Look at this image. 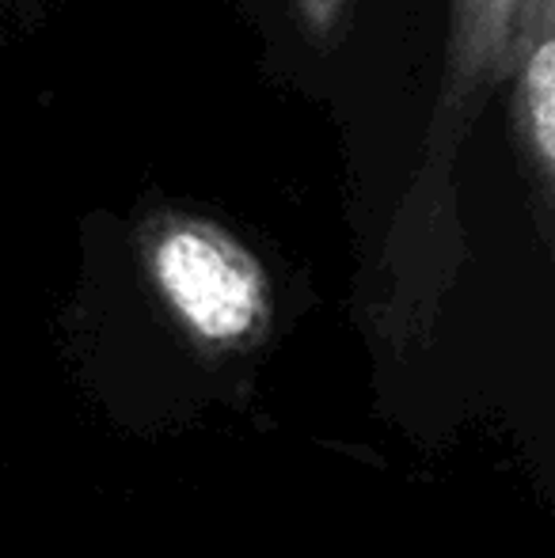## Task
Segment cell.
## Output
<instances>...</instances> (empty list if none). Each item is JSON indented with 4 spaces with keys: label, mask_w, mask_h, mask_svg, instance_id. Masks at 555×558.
<instances>
[{
    "label": "cell",
    "mask_w": 555,
    "mask_h": 558,
    "mask_svg": "<svg viewBox=\"0 0 555 558\" xmlns=\"http://www.w3.org/2000/svg\"><path fill=\"white\" fill-rule=\"evenodd\" d=\"M141 258L164 308L202 350L240 353L267 338L270 278L221 225L191 214L153 217L141 232Z\"/></svg>",
    "instance_id": "1"
},
{
    "label": "cell",
    "mask_w": 555,
    "mask_h": 558,
    "mask_svg": "<svg viewBox=\"0 0 555 558\" xmlns=\"http://www.w3.org/2000/svg\"><path fill=\"white\" fill-rule=\"evenodd\" d=\"M536 0H449V38H445L442 92L430 118L422 179L449 175L460 145L491 92L510 73V50L526 12Z\"/></svg>",
    "instance_id": "2"
},
{
    "label": "cell",
    "mask_w": 555,
    "mask_h": 558,
    "mask_svg": "<svg viewBox=\"0 0 555 558\" xmlns=\"http://www.w3.org/2000/svg\"><path fill=\"white\" fill-rule=\"evenodd\" d=\"M510 125L521 168L541 217L552 214L555 191V0L526 12L510 50Z\"/></svg>",
    "instance_id": "3"
},
{
    "label": "cell",
    "mask_w": 555,
    "mask_h": 558,
    "mask_svg": "<svg viewBox=\"0 0 555 558\" xmlns=\"http://www.w3.org/2000/svg\"><path fill=\"white\" fill-rule=\"evenodd\" d=\"M350 0H293L297 15H301L304 31L312 38H331L339 31V20L347 12Z\"/></svg>",
    "instance_id": "4"
}]
</instances>
